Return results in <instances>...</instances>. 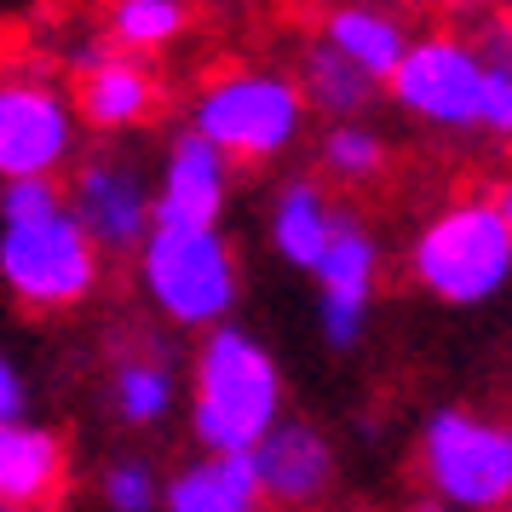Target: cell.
Segmentation results:
<instances>
[{"label":"cell","instance_id":"25","mask_svg":"<svg viewBox=\"0 0 512 512\" xmlns=\"http://www.w3.org/2000/svg\"><path fill=\"white\" fill-rule=\"evenodd\" d=\"M24 409H29V380H24V369L0 351V426H6V420H24Z\"/></svg>","mask_w":512,"mask_h":512},{"label":"cell","instance_id":"2","mask_svg":"<svg viewBox=\"0 0 512 512\" xmlns=\"http://www.w3.org/2000/svg\"><path fill=\"white\" fill-rule=\"evenodd\" d=\"M409 277L438 305H489L512 277V202L507 190H472L438 208L409 242Z\"/></svg>","mask_w":512,"mask_h":512},{"label":"cell","instance_id":"18","mask_svg":"<svg viewBox=\"0 0 512 512\" xmlns=\"http://www.w3.org/2000/svg\"><path fill=\"white\" fill-rule=\"evenodd\" d=\"M300 98L305 110H323V116L334 121H357V110H369L374 98V81L357 64H346L334 47H323V41H311V47L300 52Z\"/></svg>","mask_w":512,"mask_h":512},{"label":"cell","instance_id":"22","mask_svg":"<svg viewBox=\"0 0 512 512\" xmlns=\"http://www.w3.org/2000/svg\"><path fill=\"white\" fill-rule=\"evenodd\" d=\"M98 501L110 512H156L162 507V472L144 461V455H121V461L104 466Z\"/></svg>","mask_w":512,"mask_h":512},{"label":"cell","instance_id":"13","mask_svg":"<svg viewBox=\"0 0 512 512\" xmlns=\"http://www.w3.org/2000/svg\"><path fill=\"white\" fill-rule=\"evenodd\" d=\"M248 466H254L259 501H271L282 512H305L317 507L328 489H334V449L317 426L305 420H277L265 438L248 449Z\"/></svg>","mask_w":512,"mask_h":512},{"label":"cell","instance_id":"20","mask_svg":"<svg viewBox=\"0 0 512 512\" xmlns=\"http://www.w3.org/2000/svg\"><path fill=\"white\" fill-rule=\"evenodd\" d=\"M110 47L116 52H162L173 47L190 29V6L185 0H110Z\"/></svg>","mask_w":512,"mask_h":512},{"label":"cell","instance_id":"7","mask_svg":"<svg viewBox=\"0 0 512 512\" xmlns=\"http://www.w3.org/2000/svg\"><path fill=\"white\" fill-rule=\"evenodd\" d=\"M386 87H392L397 110H409L415 121L466 133L478 127V104H484V52L455 35H420L403 47Z\"/></svg>","mask_w":512,"mask_h":512},{"label":"cell","instance_id":"14","mask_svg":"<svg viewBox=\"0 0 512 512\" xmlns=\"http://www.w3.org/2000/svg\"><path fill=\"white\" fill-rule=\"evenodd\" d=\"M64 478H70V449L52 426H35L29 415L0 426V507H47L58 501Z\"/></svg>","mask_w":512,"mask_h":512},{"label":"cell","instance_id":"23","mask_svg":"<svg viewBox=\"0 0 512 512\" xmlns=\"http://www.w3.org/2000/svg\"><path fill=\"white\" fill-rule=\"evenodd\" d=\"M478 127L489 139L512 133V64H507V29L489 41L484 52V104H478Z\"/></svg>","mask_w":512,"mask_h":512},{"label":"cell","instance_id":"1","mask_svg":"<svg viewBox=\"0 0 512 512\" xmlns=\"http://www.w3.org/2000/svg\"><path fill=\"white\" fill-rule=\"evenodd\" d=\"M282 420V369L248 328L219 323L196 346L190 369V432L208 455H248Z\"/></svg>","mask_w":512,"mask_h":512},{"label":"cell","instance_id":"8","mask_svg":"<svg viewBox=\"0 0 512 512\" xmlns=\"http://www.w3.org/2000/svg\"><path fill=\"white\" fill-rule=\"evenodd\" d=\"M75 110L52 81L6 75L0 81V179H58L75 156Z\"/></svg>","mask_w":512,"mask_h":512},{"label":"cell","instance_id":"3","mask_svg":"<svg viewBox=\"0 0 512 512\" xmlns=\"http://www.w3.org/2000/svg\"><path fill=\"white\" fill-rule=\"evenodd\" d=\"M305 98L294 87V75L277 70H219L190 104V133L225 156V162L259 167L294 150L305 133Z\"/></svg>","mask_w":512,"mask_h":512},{"label":"cell","instance_id":"21","mask_svg":"<svg viewBox=\"0 0 512 512\" xmlns=\"http://www.w3.org/2000/svg\"><path fill=\"white\" fill-rule=\"evenodd\" d=\"M317 156H323V173L340 185H369L386 173V139L369 121H334L317 144Z\"/></svg>","mask_w":512,"mask_h":512},{"label":"cell","instance_id":"11","mask_svg":"<svg viewBox=\"0 0 512 512\" xmlns=\"http://www.w3.org/2000/svg\"><path fill=\"white\" fill-rule=\"evenodd\" d=\"M231 202V162L202 133H179L167 144L162 185L150 190V225L162 231H219Z\"/></svg>","mask_w":512,"mask_h":512},{"label":"cell","instance_id":"10","mask_svg":"<svg viewBox=\"0 0 512 512\" xmlns=\"http://www.w3.org/2000/svg\"><path fill=\"white\" fill-rule=\"evenodd\" d=\"M64 208L98 254H139V242L150 236V185L127 162H81Z\"/></svg>","mask_w":512,"mask_h":512},{"label":"cell","instance_id":"5","mask_svg":"<svg viewBox=\"0 0 512 512\" xmlns=\"http://www.w3.org/2000/svg\"><path fill=\"white\" fill-rule=\"evenodd\" d=\"M139 282L173 328H202V334L231 323L236 294H242L236 248L225 242V231H162V225H150V236L139 242Z\"/></svg>","mask_w":512,"mask_h":512},{"label":"cell","instance_id":"6","mask_svg":"<svg viewBox=\"0 0 512 512\" xmlns=\"http://www.w3.org/2000/svg\"><path fill=\"white\" fill-rule=\"evenodd\" d=\"M0 282L29 311H70L98 294L104 254L87 242L70 208H52L24 225H0Z\"/></svg>","mask_w":512,"mask_h":512},{"label":"cell","instance_id":"26","mask_svg":"<svg viewBox=\"0 0 512 512\" xmlns=\"http://www.w3.org/2000/svg\"><path fill=\"white\" fill-rule=\"evenodd\" d=\"M0 512H18V507H0Z\"/></svg>","mask_w":512,"mask_h":512},{"label":"cell","instance_id":"17","mask_svg":"<svg viewBox=\"0 0 512 512\" xmlns=\"http://www.w3.org/2000/svg\"><path fill=\"white\" fill-rule=\"evenodd\" d=\"M328 231H334V208L317 179H288L271 202V248H277L294 271H311L323 254Z\"/></svg>","mask_w":512,"mask_h":512},{"label":"cell","instance_id":"27","mask_svg":"<svg viewBox=\"0 0 512 512\" xmlns=\"http://www.w3.org/2000/svg\"><path fill=\"white\" fill-rule=\"evenodd\" d=\"M374 6H386V0H374Z\"/></svg>","mask_w":512,"mask_h":512},{"label":"cell","instance_id":"24","mask_svg":"<svg viewBox=\"0 0 512 512\" xmlns=\"http://www.w3.org/2000/svg\"><path fill=\"white\" fill-rule=\"evenodd\" d=\"M52 208H64L58 179H6V190H0V225H24Z\"/></svg>","mask_w":512,"mask_h":512},{"label":"cell","instance_id":"9","mask_svg":"<svg viewBox=\"0 0 512 512\" xmlns=\"http://www.w3.org/2000/svg\"><path fill=\"white\" fill-rule=\"evenodd\" d=\"M311 277H317V328H323V340L334 351H351L369 328L374 288H380V242L363 231V219L334 213V231H328Z\"/></svg>","mask_w":512,"mask_h":512},{"label":"cell","instance_id":"15","mask_svg":"<svg viewBox=\"0 0 512 512\" xmlns=\"http://www.w3.org/2000/svg\"><path fill=\"white\" fill-rule=\"evenodd\" d=\"M323 47H334L346 64H357V70L380 87V81L397 70L403 47H409V29L397 24L392 6L340 0V6H328V18H323Z\"/></svg>","mask_w":512,"mask_h":512},{"label":"cell","instance_id":"4","mask_svg":"<svg viewBox=\"0 0 512 512\" xmlns=\"http://www.w3.org/2000/svg\"><path fill=\"white\" fill-rule=\"evenodd\" d=\"M420 472L432 501L449 512H501L512 501V432L507 420L443 403L420 426Z\"/></svg>","mask_w":512,"mask_h":512},{"label":"cell","instance_id":"12","mask_svg":"<svg viewBox=\"0 0 512 512\" xmlns=\"http://www.w3.org/2000/svg\"><path fill=\"white\" fill-rule=\"evenodd\" d=\"M75 121H87L93 133H127L139 121L156 116L162 104V81L150 75V64H139L133 52L116 47H81L75 52Z\"/></svg>","mask_w":512,"mask_h":512},{"label":"cell","instance_id":"16","mask_svg":"<svg viewBox=\"0 0 512 512\" xmlns=\"http://www.w3.org/2000/svg\"><path fill=\"white\" fill-rule=\"evenodd\" d=\"M156 512H265L248 455H202L162 484Z\"/></svg>","mask_w":512,"mask_h":512},{"label":"cell","instance_id":"19","mask_svg":"<svg viewBox=\"0 0 512 512\" xmlns=\"http://www.w3.org/2000/svg\"><path fill=\"white\" fill-rule=\"evenodd\" d=\"M110 397H116V415L127 426H162L179 403V374L167 357H150V351H127L110 374Z\"/></svg>","mask_w":512,"mask_h":512}]
</instances>
